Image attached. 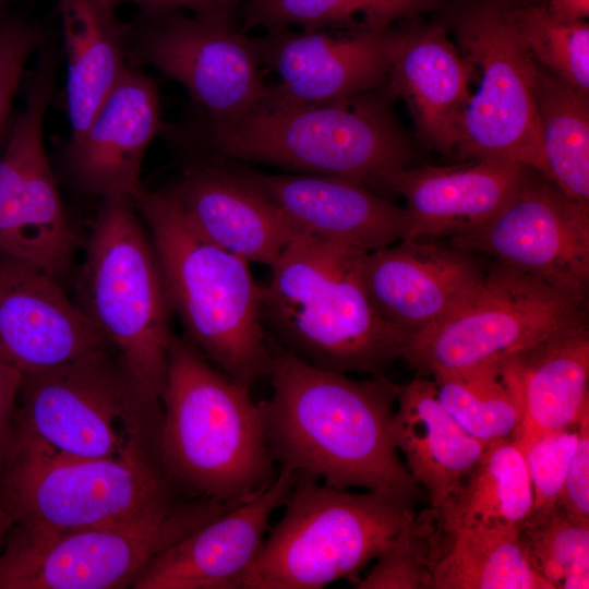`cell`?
I'll return each mask as SVG.
<instances>
[{"label": "cell", "mask_w": 589, "mask_h": 589, "mask_svg": "<svg viewBox=\"0 0 589 589\" xmlns=\"http://www.w3.org/2000/svg\"><path fill=\"white\" fill-rule=\"evenodd\" d=\"M268 341L273 390L257 406L275 464L335 489L413 501L419 485L392 435L398 385L383 375L354 380L317 368Z\"/></svg>", "instance_id": "6da1fadb"}, {"label": "cell", "mask_w": 589, "mask_h": 589, "mask_svg": "<svg viewBox=\"0 0 589 589\" xmlns=\"http://www.w3.org/2000/svg\"><path fill=\"white\" fill-rule=\"evenodd\" d=\"M365 253L299 235L260 284L268 338L317 368L381 376L400 358L405 336L370 301L362 279Z\"/></svg>", "instance_id": "7a4b0ae2"}, {"label": "cell", "mask_w": 589, "mask_h": 589, "mask_svg": "<svg viewBox=\"0 0 589 589\" xmlns=\"http://www.w3.org/2000/svg\"><path fill=\"white\" fill-rule=\"evenodd\" d=\"M250 390L211 365L189 339L172 334L159 456L178 485L229 509L264 492L278 474Z\"/></svg>", "instance_id": "3957f363"}, {"label": "cell", "mask_w": 589, "mask_h": 589, "mask_svg": "<svg viewBox=\"0 0 589 589\" xmlns=\"http://www.w3.org/2000/svg\"><path fill=\"white\" fill-rule=\"evenodd\" d=\"M133 201L154 244L171 312L189 340L251 389L267 376L271 350L261 287L249 262L202 237L168 188H143Z\"/></svg>", "instance_id": "277c9868"}, {"label": "cell", "mask_w": 589, "mask_h": 589, "mask_svg": "<svg viewBox=\"0 0 589 589\" xmlns=\"http://www.w3.org/2000/svg\"><path fill=\"white\" fill-rule=\"evenodd\" d=\"M393 97L387 86L318 104L277 101L265 93L241 118L201 145L223 159L385 190L387 178L412 159L410 141L390 107Z\"/></svg>", "instance_id": "5b68a950"}, {"label": "cell", "mask_w": 589, "mask_h": 589, "mask_svg": "<svg viewBox=\"0 0 589 589\" xmlns=\"http://www.w3.org/2000/svg\"><path fill=\"white\" fill-rule=\"evenodd\" d=\"M76 291V304L117 350L143 399L159 408L171 309L154 244L132 197L100 200Z\"/></svg>", "instance_id": "8992f818"}, {"label": "cell", "mask_w": 589, "mask_h": 589, "mask_svg": "<svg viewBox=\"0 0 589 589\" xmlns=\"http://www.w3.org/2000/svg\"><path fill=\"white\" fill-rule=\"evenodd\" d=\"M408 498L328 486L296 472L285 512L244 574L242 589H320L363 568L412 520Z\"/></svg>", "instance_id": "52a82bcc"}, {"label": "cell", "mask_w": 589, "mask_h": 589, "mask_svg": "<svg viewBox=\"0 0 589 589\" xmlns=\"http://www.w3.org/2000/svg\"><path fill=\"white\" fill-rule=\"evenodd\" d=\"M149 438L109 457L60 455L16 442L0 482V503L14 524L45 529L113 525L153 515L180 498L159 450H149Z\"/></svg>", "instance_id": "ba28073f"}, {"label": "cell", "mask_w": 589, "mask_h": 589, "mask_svg": "<svg viewBox=\"0 0 589 589\" xmlns=\"http://www.w3.org/2000/svg\"><path fill=\"white\" fill-rule=\"evenodd\" d=\"M241 0H216L199 12L137 11L129 21L128 63L148 65L181 84L199 115L189 141L201 144L255 106L267 84L241 28Z\"/></svg>", "instance_id": "9c48e42d"}, {"label": "cell", "mask_w": 589, "mask_h": 589, "mask_svg": "<svg viewBox=\"0 0 589 589\" xmlns=\"http://www.w3.org/2000/svg\"><path fill=\"white\" fill-rule=\"evenodd\" d=\"M227 510L193 497L113 525L45 529L14 524L0 554V589L133 587L158 554Z\"/></svg>", "instance_id": "30bf717a"}, {"label": "cell", "mask_w": 589, "mask_h": 589, "mask_svg": "<svg viewBox=\"0 0 589 589\" xmlns=\"http://www.w3.org/2000/svg\"><path fill=\"white\" fill-rule=\"evenodd\" d=\"M161 411L143 399L110 347L22 373L16 442L77 457L119 455L158 435Z\"/></svg>", "instance_id": "8fae6325"}, {"label": "cell", "mask_w": 589, "mask_h": 589, "mask_svg": "<svg viewBox=\"0 0 589 589\" xmlns=\"http://www.w3.org/2000/svg\"><path fill=\"white\" fill-rule=\"evenodd\" d=\"M586 303L495 262L458 309L405 339L400 358L433 377L498 362L588 327Z\"/></svg>", "instance_id": "7c38bea8"}, {"label": "cell", "mask_w": 589, "mask_h": 589, "mask_svg": "<svg viewBox=\"0 0 589 589\" xmlns=\"http://www.w3.org/2000/svg\"><path fill=\"white\" fill-rule=\"evenodd\" d=\"M516 4L513 0H477L453 19L459 51L481 75L466 108L456 149L460 160H510L549 179L536 97V61L520 32Z\"/></svg>", "instance_id": "4fadbf2b"}, {"label": "cell", "mask_w": 589, "mask_h": 589, "mask_svg": "<svg viewBox=\"0 0 589 589\" xmlns=\"http://www.w3.org/2000/svg\"><path fill=\"white\" fill-rule=\"evenodd\" d=\"M36 55L24 107L12 120L0 156V253L60 280L71 271L77 249L44 143L61 50L47 37Z\"/></svg>", "instance_id": "5bb4252c"}, {"label": "cell", "mask_w": 589, "mask_h": 589, "mask_svg": "<svg viewBox=\"0 0 589 589\" xmlns=\"http://www.w3.org/2000/svg\"><path fill=\"white\" fill-rule=\"evenodd\" d=\"M449 245L493 256L496 262L587 301L589 206L566 196L528 167L514 196L481 226L450 236Z\"/></svg>", "instance_id": "9a60e30c"}, {"label": "cell", "mask_w": 589, "mask_h": 589, "mask_svg": "<svg viewBox=\"0 0 589 589\" xmlns=\"http://www.w3.org/2000/svg\"><path fill=\"white\" fill-rule=\"evenodd\" d=\"M253 38L261 62L279 76L266 96L289 104L349 98L387 85L394 28L302 31L266 28Z\"/></svg>", "instance_id": "2e32d148"}, {"label": "cell", "mask_w": 589, "mask_h": 589, "mask_svg": "<svg viewBox=\"0 0 589 589\" xmlns=\"http://www.w3.org/2000/svg\"><path fill=\"white\" fill-rule=\"evenodd\" d=\"M155 81L142 68L128 64L93 119L62 149L70 183L82 194L134 199L146 151L166 131Z\"/></svg>", "instance_id": "e0dca14e"}, {"label": "cell", "mask_w": 589, "mask_h": 589, "mask_svg": "<svg viewBox=\"0 0 589 589\" xmlns=\"http://www.w3.org/2000/svg\"><path fill=\"white\" fill-rule=\"evenodd\" d=\"M472 253L428 240H401L366 252L362 279L380 317L405 339L440 323L480 286Z\"/></svg>", "instance_id": "ac0fdd59"}, {"label": "cell", "mask_w": 589, "mask_h": 589, "mask_svg": "<svg viewBox=\"0 0 589 589\" xmlns=\"http://www.w3.org/2000/svg\"><path fill=\"white\" fill-rule=\"evenodd\" d=\"M109 347L59 280L0 253V358L22 373Z\"/></svg>", "instance_id": "d6986e66"}, {"label": "cell", "mask_w": 589, "mask_h": 589, "mask_svg": "<svg viewBox=\"0 0 589 589\" xmlns=\"http://www.w3.org/2000/svg\"><path fill=\"white\" fill-rule=\"evenodd\" d=\"M300 233L374 251L405 240L409 217L372 189L338 177L235 167Z\"/></svg>", "instance_id": "ffe728a7"}, {"label": "cell", "mask_w": 589, "mask_h": 589, "mask_svg": "<svg viewBox=\"0 0 589 589\" xmlns=\"http://www.w3.org/2000/svg\"><path fill=\"white\" fill-rule=\"evenodd\" d=\"M294 480L293 470L280 468L264 492L205 522L158 554L133 588H240L263 545L272 514L285 504Z\"/></svg>", "instance_id": "44dd1931"}, {"label": "cell", "mask_w": 589, "mask_h": 589, "mask_svg": "<svg viewBox=\"0 0 589 589\" xmlns=\"http://www.w3.org/2000/svg\"><path fill=\"white\" fill-rule=\"evenodd\" d=\"M190 225L249 263L272 267L301 235L232 165H190L168 188Z\"/></svg>", "instance_id": "7402d4cb"}, {"label": "cell", "mask_w": 589, "mask_h": 589, "mask_svg": "<svg viewBox=\"0 0 589 589\" xmlns=\"http://www.w3.org/2000/svg\"><path fill=\"white\" fill-rule=\"evenodd\" d=\"M471 74L443 25L394 29L386 86L407 104L420 140L441 154L459 143Z\"/></svg>", "instance_id": "603a6c76"}, {"label": "cell", "mask_w": 589, "mask_h": 589, "mask_svg": "<svg viewBox=\"0 0 589 589\" xmlns=\"http://www.w3.org/2000/svg\"><path fill=\"white\" fill-rule=\"evenodd\" d=\"M527 168L498 158L405 167L387 178L385 190L405 199L407 239L428 240L468 231L491 219L517 192Z\"/></svg>", "instance_id": "cb8c5ba5"}, {"label": "cell", "mask_w": 589, "mask_h": 589, "mask_svg": "<svg viewBox=\"0 0 589 589\" xmlns=\"http://www.w3.org/2000/svg\"><path fill=\"white\" fill-rule=\"evenodd\" d=\"M392 419L394 443L414 482L438 515L457 494L488 445L444 408L436 386L422 375L398 386Z\"/></svg>", "instance_id": "d4e9b609"}, {"label": "cell", "mask_w": 589, "mask_h": 589, "mask_svg": "<svg viewBox=\"0 0 589 589\" xmlns=\"http://www.w3.org/2000/svg\"><path fill=\"white\" fill-rule=\"evenodd\" d=\"M521 418L512 438L522 450L538 436L576 426L589 409V333L584 327L505 359Z\"/></svg>", "instance_id": "484cf974"}, {"label": "cell", "mask_w": 589, "mask_h": 589, "mask_svg": "<svg viewBox=\"0 0 589 589\" xmlns=\"http://www.w3.org/2000/svg\"><path fill=\"white\" fill-rule=\"evenodd\" d=\"M68 64L71 136L88 125L128 67L129 22L117 0H53Z\"/></svg>", "instance_id": "4316f807"}, {"label": "cell", "mask_w": 589, "mask_h": 589, "mask_svg": "<svg viewBox=\"0 0 589 589\" xmlns=\"http://www.w3.org/2000/svg\"><path fill=\"white\" fill-rule=\"evenodd\" d=\"M447 533L433 589H554L532 566L519 529L471 525Z\"/></svg>", "instance_id": "83f0119b"}, {"label": "cell", "mask_w": 589, "mask_h": 589, "mask_svg": "<svg viewBox=\"0 0 589 589\" xmlns=\"http://www.w3.org/2000/svg\"><path fill=\"white\" fill-rule=\"evenodd\" d=\"M532 506V486L525 456L508 437L485 447L440 517L445 532L471 525L519 529Z\"/></svg>", "instance_id": "f1b7e54d"}, {"label": "cell", "mask_w": 589, "mask_h": 589, "mask_svg": "<svg viewBox=\"0 0 589 589\" xmlns=\"http://www.w3.org/2000/svg\"><path fill=\"white\" fill-rule=\"evenodd\" d=\"M534 86L549 179L589 206V95L537 62Z\"/></svg>", "instance_id": "f546056e"}, {"label": "cell", "mask_w": 589, "mask_h": 589, "mask_svg": "<svg viewBox=\"0 0 589 589\" xmlns=\"http://www.w3.org/2000/svg\"><path fill=\"white\" fill-rule=\"evenodd\" d=\"M442 0H247L240 7L244 33L256 26L302 31H381L436 8Z\"/></svg>", "instance_id": "4dcf8cb0"}, {"label": "cell", "mask_w": 589, "mask_h": 589, "mask_svg": "<svg viewBox=\"0 0 589 589\" xmlns=\"http://www.w3.org/2000/svg\"><path fill=\"white\" fill-rule=\"evenodd\" d=\"M433 382L444 408L485 445L512 437L518 428L521 405L505 359Z\"/></svg>", "instance_id": "1f68e13d"}, {"label": "cell", "mask_w": 589, "mask_h": 589, "mask_svg": "<svg viewBox=\"0 0 589 589\" xmlns=\"http://www.w3.org/2000/svg\"><path fill=\"white\" fill-rule=\"evenodd\" d=\"M534 569L554 589L589 588V521L557 506L530 513L519 528Z\"/></svg>", "instance_id": "d6a6232c"}, {"label": "cell", "mask_w": 589, "mask_h": 589, "mask_svg": "<svg viewBox=\"0 0 589 589\" xmlns=\"http://www.w3.org/2000/svg\"><path fill=\"white\" fill-rule=\"evenodd\" d=\"M440 515L432 508L414 515L394 541L377 556L358 589H433L434 567L443 553Z\"/></svg>", "instance_id": "836d02e7"}, {"label": "cell", "mask_w": 589, "mask_h": 589, "mask_svg": "<svg viewBox=\"0 0 589 589\" xmlns=\"http://www.w3.org/2000/svg\"><path fill=\"white\" fill-rule=\"evenodd\" d=\"M520 32L533 60L589 95V25L552 19L545 5L516 4Z\"/></svg>", "instance_id": "e575fe53"}, {"label": "cell", "mask_w": 589, "mask_h": 589, "mask_svg": "<svg viewBox=\"0 0 589 589\" xmlns=\"http://www.w3.org/2000/svg\"><path fill=\"white\" fill-rule=\"evenodd\" d=\"M47 36L37 21L21 11L0 13V145L11 128L12 106L25 67Z\"/></svg>", "instance_id": "d590c367"}, {"label": "cell", "mask_w": 589, "mask_h": 589, "mask_svg": "<svg viewBox=\"0 0 589 589\" xmlns=\"http://www.w3.org/2000/svg\"><path fill=\"white\" fill-rule=\"evenodd\" d=\"M577 438L576 425L544 433L521 450L532 486L531 513H542L558 506Z\"/></svg>", "instance_id": "8d00e7d4"}, {"label": "cell", "mask_w": 589, "mask_h": 589, "mask_svg": "<svg viewBox=\"0 0 589 589\" xmlns=\"http://www.w3.org/2000/svg\"><path fill=\"white\" fill-rule=\"evenodd\" d=\"M574 449L558 506L568 515L589 521V409L580 417Z\"/></svg>", "instance_id": "74e56055"}, {"label": "cell", "mask_w": 589, "mask_h": 589, "mask_svg": "<svg viewBox=\"0 0 589 589\" xmlns=\"http://www.w3.org/2000/svg\"><path fill=\"white\" fill-rule=\"evenodd\" d=\"M22 372L0 358V482L16 449L15 414Z\"/></svg>", "instance_id": "f35d334b"}, {"label": "cell", "mask_w": 589, "mask_h": 589, "mask_svg": "<svg viewBox=\"0 0 589 589\" xmlns=\"http://www.w3.org/2000/svg\"><path fill=\"white\" fill-rule=\"evenodd\" d=\"M216 0H117L119 5L133 4L140 12L157 13L182 10L199 12L211 7Z\"/></svg>", "instance_id": "ab89813d"}, {"label": "cell", "mask_w": 589, "mask_h": 589, "mask_svg": "<svg viewBox=\"0 0 589 589\" xmlns=\"http://www.w3.org/2000/svg\"><path fill=\"white\" fill-rule=\"evenodd\" d=\"M546 13L558 22L573 23L589 16V0H550Z\"/></svg>", "instance_id": "60d3db41"}, {"label": "cell", "mask_w": 589, "mask_h": 589, "mask_svg": "<svg viewBox=\"0 0 589 589\" xmlns=\"http://www.w3.org/2000/svg\"><path fill=\"white\" fill-rule=\"evenodd\" d=\"M14 525V518L12 514L0 503V539L8 532Z\"/></svg>", "instance_id": "b9f144b4"}, {"label": "cell", "mask_w": 589, "mask_h": 589, "mask_svg": "<svg viewBox=\"0 0 589 589\" xmlns=\"http://www.w3.org/2000/svg\"><path fill=\"white\" fill-rule=\"evenodd\" d=\"M11 2L12 0H0V13L8 10V7Z\"/></svg>", "instance_id": "7bdbcfd3"}]
</instances>
